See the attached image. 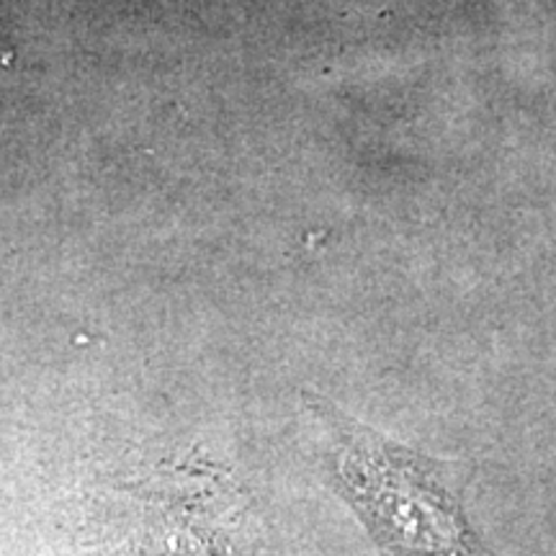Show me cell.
Returning <instances> with one entry per match:
<instances>
[{"mask_svg":"<svg viewBox=\"0 0 556 556\" xmlns=\"http://www.w3.org/2000/svg\"><path fill=\"white\" fill-rule=\"evenodd\" d=\"M328 428V469L384 556H500L475 531L458 495L456 464L426 456L312 397Z\"/></svg>","mask_w":556,"mask_h":556,"instance_id":"1","label":"cell"}]
</instances>
